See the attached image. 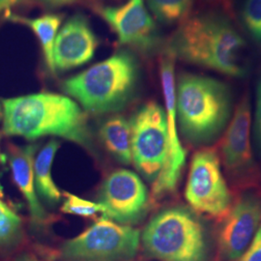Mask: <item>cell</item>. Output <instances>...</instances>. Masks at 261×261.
<instances>
[{"mask_svg":"<svg viewBox=\"0 0 261 261\" xmlns=\"http://www.w3.org/2000/svg\"><path fill=\"white\" fill-rule=\"evenodd\" d=\"M3 132L29 140L53 136L92 148L87 117L79 105L60 94H30L2 101Z\"/></svg>","mask_w":261,"mask_h":261,"instance_id":"cell-1","label":"cell"},{"mask_svg":"<svg viewBox=\"0 0 261 261\" xmlns=\"http://www.w3.org/2000/svg\"><path fill=\"white\" fill-rule=\"evenodd\" d=\"M246 46L228 19L216 14H202L182 22L167 50L174 58L242 77L247 74Z\"/></svg>","mask_w":261,"mask_h":261,"instance_id":"cell-2","label":"cell"},{"mask_svg":"<svg viewBox=\"0 0 261 261\" xmlns=\"http://www.w3.org/2000/svg\"><path fill=\"white\" fill-rule=\"evenodd\" d=\"M231 110V92L226 84L205 75H180L176 118L190 141L202 144L214 140L229 121Z\"/></svg>","mask_w":261,"mask_h":261,"instance_id":"cell-3","label":"cell"},{"mask_svg":"<svg viewBox=\"0 0 261 261\" xmlns=\"http://www.w3.org/2000/svg\"><path fill=\"white\" fill-rule=\"evenodd\" d=\"M136 57L119 50L63 83V90L84 111L95 114L117 112L130 102L139 81Z\"/></svg>","mask_w":261,"mask_h":261,"instance_id":"cell-4","label":"cell"},{"mask_svg":"<svg viewBox=\"0 0 261 261\" xmlns=\"http://www.w3.org/2000/svg\"><path fill=\"white\" fill-rule=\"evenodd\" d=\"M145 252L159 261H205L203 224L187 209L174 207L156 215L141 235Z\"/></svg>","mask_w":261,"mask_h":261,"instance_id":"cell-5","label":"cell"},{"mask_svg":"<svg viewBox=\"0 0 261 261\" xmlns=\"http://www.w3.org/2000/svg\"><path fill=\"white\" fill-rule=\"evenodd\" d=\"M140 230L102 218L61 248L70 261H128L139 251Z\"/></svg>","mask_w":261,"mask_h":261,"instance_id":"cell-6","label":"cell"},{"mask_svg":"<svg viewBox=\"0 0 261 261\" xmlns=\"http://www.w3.org/2000/svg\"><path fill=\"white\" fill-rule=\"evenodd\" d=\"M130 124L132 162L140 173L155 181L168 152V118L158 103L149 102L134 115Z\"/></svg>","mask_w":261,"mask_h":261,"instance_id":"cell-7","label":"cell"},{"mask_svg":"<svg viewBox=\"0 0 261 261\" xmlns=\"http://www.w3.org/2000/svg\"><path fill=\"white\" fill-rule=\"evenodd\" d=\"M185 196L191 207L199 213L215 218H224L228 213L231 195L214 150H200L194 155Z\"/></svg>","mask_w":261,"mask_h":261,"instance_id":"cell-8","label":"cell"},{"mask_svg":"<svg viewBox=\"0 0 261 261\" xmlns=\"http://www.w3.org/2000/svg\"><path fill=\"white\" fill-rule=\"evenodd\" d=\"M161 79L166 113L168 118V152L157 179L153 185V196L161 197L175 190L186 164V151L178 136L176 118V89L174 81V57L168 50L161 61Z\"/></svg>","mask_w":261,"mask_h":261,"instance_id":"cell-9","label":"cell"},{"mask_svg":"<svg viewBox=\"0 0 261 261\" xmlns=\"http://www.w3.org/2000/svg\"><path fill=\"white\" fill-rule=\"evenodd\" d=\"M99 199L105 208L103 218L129 225L139 222L146 212L148 192L138 174L119 169L106 179Z\"/></svg>","mask_w":261,"mask_h":261,"instance_id":"cell-10","label":"cell"},{"mask_svg":"<svg viewBox=\"0 0 261 261\" xmlns=\"http://www.w3.org/2000/svg\"><path fill=\"white\" fill-rule=\"evenodd\" d=\"M96 13L110 25L123 45L149 53L159 44L158 30L144 0H128L120 6H96Z\"/></svg>","mask_w":261,"mask_h":261,"instance_id":"cell-11","label":"cell"},{"mask_svg":"<svg viewBox=\"0 0 261 261\" xmlns=\"http://www.w3.org/2000/svg\"><path fill=\"white\" fill-rule=\"evenodd\" d=\"M224 218L218 235L219 255L222 261H236L248 249L261 224V199L244 196Z\"/></svg>","mask_w":261,"mask_h":261,"instance_id":"cell-12","label":"cell"},{"mask_svg":"<svg viewBox=\"0 0 261 261\" xmlns=\"http://www.w3.org/2000/svg\"><path fill=\"white\" fill-rule=\"evenodd\" d=\"M251 123V103L246 95L234 112L221 146L224 168L238 182H246L250 176H253Z\"/></svg>","mask_w":261,"mask_h":261,"instance_id":"cell-13","label":"cell"},{"mask_svg":"<svg viewBox=\"0 0 261 261\" xmlns=\"http://www.w3.org/2000/svg\"><path fill=\"white\" fill-rule=\"evenodd\" d=\"M97 46V37L86 18L82 15L71 18L56 35L53 51L55 73L87 63Z\"/></svg>","mask_w":261,"mask_h":261,"instance_id":"cell-14","label":"cell"},{"mask_svg":"<svg viewBox=\"0 0 261 261\" xmlns=\"http://www.w3.org/2000/svg\"><path fill=\"white\" fill-rule=\"evenodd\" d=\"M35 146H14L10 150V168L12 176L19 192L24 197L34 222L46 219V212L38 198L34 177Z\"/></svg>","mask_w":261,"mask_h":261,"instance_id":"cell-15","label":"cell"},{"mask_svg":"<svg viewBox=\"0 0 261 261\" xmlns=\"http://www.w3.org/2000/svg\"><path fill=\"white\" fill-rule=\"evenodd\" d=\"M100 138L107 150L124 165L132 163L130 124L120 115L112 116L100 128Z\"/></svg>","mask_w":261,"mask_h":261,"instance_id":"cell-16","label":"cell"},{"mask_svg":"<svg viewBox=\"0 0 261 261\" xmlns=\"http://www.w3.org/2000/svg\"><path fill=\"white\" fill-rule=\"evenodd\" d=\"M59 146L58 141L50 140L34 158V177L37 194L51 203L58 202L61 198V193L51 176L54 160Z\"/></svg>","mask_w":261,"mask_h":261,"instance_id":"cell-17","label":"cell"},{"mask_svg":"<svg viewBox=\"0 0 261 261\" xmlns=\"http://www.w3.org/2000/svg\"><path fill=\"white\" fill-rule=\"evenodd\" d=\"M6 15L10 20L25 24L32 29L44 50V56L48 69L51 73H55L53 51L57 31L62 21V17L59 15H46L36 19H28L10 13H7Z\"/></svg>","mask_w":261,"mask_h":261,"instance_id":"cell-18","label":"cell"},{"mask_svg":"<svg viewBox=\"0 0 261 261\" xmlns=\"http://www.w3.org/2000/svg\"><path fill=\"white\" fill-rule=\"evenodd\" d=\"M194 0H147L156 19L166 24H173L186 19Z\"/></svg>","mask_w":261,"mask_h":261,"instance_id":"cell-19","label":"cell"},{"mask_svg":"<svg viewBox=\"0 0 261 261\" xmlns=\"http://www.w3.org/2000/svg\"><path fill=\"white\" fill-rule=\"evenodd\" d=\"M21 229V220L14 210L0 200V244L14 241Z\"/></svg>","mask_w":261,"mask_h":261,"instance_id":"cell-20","label":"cell"},{"mask_svg":"<svg viewBox=\"0 0 261 261\" xmlns=\"http://www.w3.org/2000/svg\"><path fill=\"white\" fill-rule=\"evenodd\" d=\"M65 201L61 207L62 212L81 217H91L98 213L103 214L105 208L101 203L85 200L72 194H65Z\"/></svg>","mask_w":261,"mask_h":261,"instance_id":"cell-21","label":"cell"},{"mask_svg":"<svg viewBox=\"0 0 261 261\" xmlns=\"http://www.w3.org/2000/svg\"><path fill=\"white\" fill-rule=\"evenodd\" d=\"M242 18L248 32L256 42L261 43V0H246Z\"/></svg>","mask_w":261,"mask_h":261,"instance_id":"cell-22","label":"cell"},{"mask_svg":"<svg viewBox=\"0 0 261 261\" xmlns=\"http://www.w3.org/2000/svg\"><path fill=\"white\" fill-rule=\"evenodd\" d=\"M236 261H261V224L248 249Z\"/></svg>","mask_w":261,"mask_h":261,"instance_id":"cell-23","label":"cell"},{"mask_svg":"<svg viewBox=\"0 0 261 261\" xmlns=\"http://www.w3.org/2000/svg\"><path fill=\"white\" fill-rule=\"evenodd\" d=\"M254 130L257 143L261 150V80L257 86L256 92V108H255V121H254Z\"/></svg>","mask_w":261,"mask_h":261,"instance_id":"cell-24","label":"cell"},{"mask_svg":"<svg viewBox=\"0 0 261 261\" xmlns=\"http://www.w3.org/2000/svg\"><path fill=\"white\" fill-rule=\"evenodd\" d=\"M22 0H0V15L9 13V10L17 6Z\"/></svg>","mask_w":261,"mask_h":261,"instance_id":"cell-25","label":"cell"},{"mask_svg":"<svg viewBox=\"0 0 261 261\" xmlns=\"http://www.w3.org/2000/svg\"><path fill=\"white\" fill-rule=\"evenodd\" d=\"M39 1L48 7H59L62 5L72 3L75 0H39Z\"/></svg>","mask_w":261,"mask_h":261,"instance_id":"cell-26","label":"cell"},{"mask_svg":"<svg viewBox=\"0 0 261 261\" xmlns=\"http://www.w3.org/2000/svg\"><path fill=\"white\" fill-rule=\"evenodd\" d=\"M12 261H43L41 260V259H39L37 257H35V256H31V255H21V256H19V257H17L16 259H14V260Z\"/></svg>","mask_w":261,"mask_h":261,"instance_id":"cell-27","label":"cell"},{"mask_svg":"<svg viewBox=\"0 0 261 261\" xmlns=\"http://www.w3.org/2000/svg\"><path fill=\"white\" fill-rule=\"evenodd\" d=\"M1 115H2V111H1V107H0V118H1Z\"/></svg>","mask_w":261,"mask_h":261,"instance_id":"cell-28","label":"cell"},{"mask_svg":"<svg viewBox=\"0 0 261 261\" xmlns=\"http://www.w3.org/2000/svg\"><path fill=\"white\" fill-rule=\"evenodd\" d=\"M128 261H129V260H128Z\"/></svg>","mask_w":261,"mask_h":261,"instance_id":"cell-29","label":"cell"}]
</instances>
